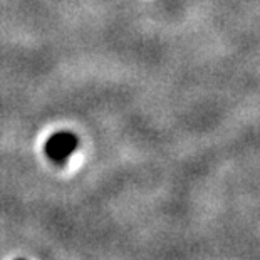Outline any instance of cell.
<instances>
[{"instance_id": "obj_1", "label": "cell", "mask_w": 260, "mask_h": 260, "mask_svg": "<svg viewBox=\"0 0 260 260\" xmlns=\"http://www.w3.org/2000/svg\"><path fill=\"white\" fill-rule=\"evenodd\" d=\"M77 146H79V140H77V136H74L73 133L68 131L56 133L46 143V154L54 163L62 165L68 161L71 153L76 151Z\"/></svg>"}, {"instance_id": "obj_2", "label": "cell", "mask_w": 260, "mask_h": 260, "mask_svg": "<svg viewBox=\"0 0 260 260\" xmlns=\"http://www.w3.org/2000/svg\"><path fill=\"white\" fill-rule=\"evenodd\" d=\"M17 260H24V258H17Z\"/></svg>"}]
</instances>
